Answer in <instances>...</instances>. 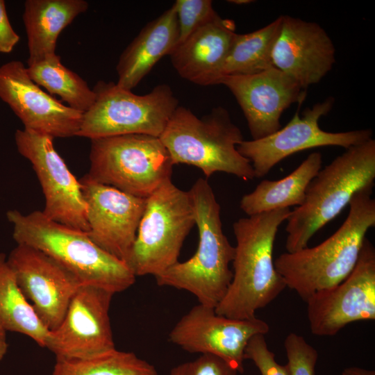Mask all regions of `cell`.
<instances>
[{
    "instance_id": "6da1fadb",
    "label": "cell",
    "mask_w": 375,
    "mask_h": 375,
    "mask_svg": "<svg viewBox=\"0 0 375 375\" xmlns=\"http://www.w3.org/2000/svg\"><path fill=\"white\" fill-rule=\"evenodd\" d=\"M292 210L276 209L233 223L236 240L230 285L216 313L240 319H251L256 312L273 301L286 288L273 260L274 244L281 224Z\"/></svg>"
},
{
    "instance_id": "7a4b0ae2",
    "label": "cell",
    "mask_w": 375,
    "mask_h": 375,
    "mask_svg": "<svg viewBox=\"0 0 375 375\" xmlns=\"http://www.w3.org/2000/svg\"><path fill=\"white\" fill-rule=\"evenodd\" d=\"M373 188L353 196L347 218L329 238L315 247L283 253L274 260L286 287L305 302L315 292L342 282L354 268L366 234L375 226Z\"/></svg>"
},
{
    "instance_id": "3957f363",
    "label": "cell",
    "mask_w": 375,
    "mask_h": 375,
    "mask_svg": "<svg viewBox=\"0 0 375 375\" xmlns=\"http://www.w3.org/2000/svg\"><path fill=\"white\" fill-rule=\"evenodd\" d=\"M17 244L37 249L67 269L82 285L100 287L114 294L129 288L136 276L124 261L108 253L88 232L62 224L42 211L6 213Z\"/></svg>"
},
{
    "instance_id": "277c9868",
    "label": "cell",
    "mask_w": 375,
    "mask_h": 375,
    "mask_svg": "<svg viewBox=\"0 0 375 375\" xmlns=\"http://www.w3.org/2000/svg\"><path fill=\"white\" fill-rule=\"evenodd\" d=\"M188 192L199 233L197 251L155 278L159 286L186 290L199 304L215 308L232 280L235 248L224 233L220 205L207 180L199 178Z\"/></svg>"
},
{
    "instance_id": "5b68a950",
    "label": "cell",
    "mask_w": 375,
    "mask_h": 375,
    "mask_svg": "<svg viewBox=\"0 0 375 375\" xmlns=\"http://www.w3.org/2000/svg\"><path fill=\"white\" fill-rule=\"evenodd\" d=\"M374 180L373 138L347 149L321 169L308 185L303 204L286 220L287 252L308 247L312 236L338 216L357 192L374 186Z\"/></svg>"
},
{
    "instance_id": "8992f818",
    "label": "cell",
    "mask_w": 375,
    "mask_h": 375,
    "mask_svg": "<svg viewBox=\"0 0 375 375\" xmlns=\"http://www.w3.org/2000/svg\"><path fill=\"white\" fill-rule=\"evenodd\" d=\"M159 138L174 165L194 166L207 178L216 172L246 181L255 178L251 162L237 148L244 140L242 131L223 107L214 108L199 118L189 108L178 106Z\"/></svg>"
},
{
    "instance_id": "52a82bcc",
    "label": "cell",
    "mask_w": 375,
    "mask_h": 375,
    "mask_svg": "<svg viewBox=\"0 0 375 375\" xmlns=\"http://www.w3.org/2000/svg\"><path fill=\"white\" fill-rule=\"evenodd\" d=\"M195 219L188 191L165 181L148 197L136 238L126 260L135 276L156 277L178 262Z\"/></svg>"
},
{
    "instance_id": "ba28073f",
    "label": "cell",
    "mask_w": 375,
    "mask_h": 375,
    "mask_svg": "<svg viewBox=\"0 0 375 375\" xmlns=\"http://www.w3.org/2000/svg\"><path fill=\"white\" fill-rule=\"evenodd\" d=\"M90 141L87 174L96 182L146 199L172 179L174 165L158 137L130 134Z\"/></svg>"
},
{
    "instance_id": "9c48e42d",
    "label": "cell",
    "mask_w": 375,
    "mask_h": 375,
    "mask_svg": "<svg viewBox=\"0 0 375 375\" xmlns=\"http://www.w3.org/2000/svg\"><path fill=\"white\" fill-rule=\"evenodd\" d=\"M93 90L94 103L83 114L77 137L92 140L143 134L159 138L178 106L177 98L167 84L138 95L113 82L99 81Z\"/></svg>"
},
{
    "instance_id": "30bf717a",
    "label": "cell",
    "mask_w": 375,
    "mask_h": 375,
    "mask_svg": "<svg viewBox=\"0 0 375 375\" xmlns=\"http://www.w3.org/2000/svg\"><path fill=\"white\" fill-rule=\"evenodd\" d=\"M334 104V98L297 112L282 128L258 140H243L238 146L240 153L251 162L255 178H261L279 162L299 151L309 149L338 146L346 149L372 138L371 129L342 132H328L320 128L319 121L328 115Z\"/></svg>"
},
{
    "instance_id": "8fae6325",
    "label": "cell",
    "mask_w": 375,
    "mask_h": 375,
    "mask_svg": "<svg viewBox=\"0 0 375 375\" xmlns=\"http://www.w3.org/2000/svg\"><path fill=\"white\" fill-rule=\"evenodd\" d=\"M311 333L333 336L347 324L375 319V249L366 238L357 262L338 285L318 291L307 301Z\"/></svg>"
},
{
    "instance_id": "7c38bea8",
    "label": "cell",
    "mask_w": 375,
    "mask_h": 375,
    "mask_svg": "<svg viewBox=\"0 0 375 375\" xmlns=\"http://www.w3.org/2000/svg\"><path fill=\"white\" fill-rule=\"evenodd\" d=\"M15 140L19 153L32 165L44 196V215L49 219L88 231L87 206L81 184L55 149L53 138L27 129H18Z\"/></svg>"
},
{
    "instance_id": "4fadbf2b",
    "label": "cell",
    "mask_w": 375,
    "mask_h": 375,
    "mask_svg": "<svg viewBox=\"0 0 375 375\" xmlns=\"http://www.w3.org/2000/svg\"><path fill=\"white\" fill-rule=\"evenodd\" d=\"M114 294L81 285L60 325L49 331L45 348L62 360L90 358L115 349L109 315Z\"/></svg>"
},
{
    "instance_id": "5bb4252c",
    "label": "cell",
    "mask_w": 375,
    "mask_h": 375,
    "mask_svg": "<svg viewBox=\"0 0 375 375\" xmlns=\"http://www.w3.org/2000/svg\"><path fill=\"white\" fill-rule=\"evenodd\" d=\"M269 331V324L256 317L230 318L199 303L178 321L169 333V340L190 353L216 356L243 373L244 350L249 341Z\"/></svg>"
},
{
    "instance_id": "9a60e30c",
    "label": "cell",
    "mask_w": 375,
    "mask_h": 375,
    "mask_svg": "<svg viewBox=\"0 0 375 375\" xmlns=\"http://www.w3.org/2000/svg\"><path fill=\"white\" fill-rule=\"evenodd\" d=\"M7 262L39 319L49 331L55 330L81 282L50 256L25 244H17Z\"/></svg>"
},
{
    "instance_id": "2e32d148",
    "label": "cell",
    "mask_w": 375,
    "mask_h": 375,
    "mask_svg": "<svg viewBox=\"0 0 375 375\" xmlns=\"http://www.w3.org/2000/svg\"><path fill=\"white\" fill-rule=\"evenodd\" d=\"M0 99L21 120L24 128L56 138L76 136L83 112L42 90L19 60L0 66Z\"/></svg>"
},
{
    "instance_id": "e0dca14e",
    "label": "cell",
    "mask_w": 375,
    "mask_h": 375,
    "mask_svg": "<svg viewBox=\"0 0 375 375\" xmlns=\"http://www.w3.org/2000/svg\"><path fill=\"white\" fill-rule=\"evenodd\" d=\"M87 206L88 234L102 249L126 262L135 242L146 199L92 180H81Z\"/></svg>"
},
{
    "instance_id": "ac0fdd59",
    "label": "cell",
    "mask_w": 375,
    "mask_h": 375,
    "mask_svg": "<svg viewBox=\"0 0 375 375\" xmlns=\"http://www.w3.org/2000/svg\"><path fill=\"white\" fill-rule=\"evenodd\" d=\"M219 84L233 94L246 118L252 140L267 137L281 128L282 113L294 103H302L306 90L275 68L246 75L222 77Z\"/></svg>"
},
{
    "instance_id": "d6986e66",
    "label": "cell",
    "mask_w": 375,
    "mask_h": 375,
    "mask_svg": "<svg viewBox=\"0 0 375 375\" xmlns=\"http://www.w3.org/2000/svg\"><path fill=\"white\" fill-rule=\"evenodd\" d=\"M272 61L275 68L306 90L319 83L331 70L335 62V49L319 24L281 15Z\"/></svg>"
},
{
    "instance_id": "ffe728a7",
    "label": "cell",
    "mask_w": 375,
    "mask_h": 375,
    "mask_svg": "<svg viewBox=\"0 0 375 375\" xmlns=\"http://www.w3.org/2000/svg\"><path fill=\"white\" fill-rule=\"evenodd\" d=\"M233 20L217 15L187 39L169 55L172 64L183 78L201 86L218 84L219 72L235 38Z\"/></svg>"
},
{
    "instance_id": "44dd1931",
    "label": "cell",
    "mask_w": 375,
    "mask_h": 375,
    "mask_svg": "<svg viewBox=\"0 0 375 375\" xmlns=\"http://www.w3.org/2000/svg\"><path fill=\"white\" fill-rule=\"evenodd\" d=\"M179 31L174 6L147 24L126 47L116 66V84L132 90L177 45Z\"/></svg>"
},
{
    "instance_id": "7402d4cb",
    "label": "cell",
    "mask_w": 375,
    "mask_h": 375,
    "mask_svg": "<svg viewBox=\"0 0 375 375\" xmlns=\"http://www.w3.org/2000/svg\"><path fill=\"white\" fill-rule=\"evenodd\" d=\"M88 6L85 0H26L22 18L28 39L27 65L56 54L60 33Z\"/></svg>"
},
{
    "instance_id": "603a6c76",
    "label": "cell",
    "mask_w": 375,
    "mask_h": 375,
    "mask_svg": "<svg viewBox=\"0 0 375 375\" xmlns=\"http://www.w3.org/2000/svg\"><path fill=\"white\" fill-rule=\"evenodd\" d=\"M322 161L321 153L313 152L287 176L276 181L263 180L252 192L242 197L241 210L251 216L301 206L307 188L322 169Z\"/></svg>"
},
{
    "instance_id": "cb8c5ba5",
    "label": "cell",
    "mask_w": 375,
    "mask_h": 375,
    "mask_svg": "<svg viewBox=\"0 0 375 375\" xmlns=\"http://www.w3.org/2000/svg\"><path fill=\"white\" fill-rule=\"evenodd\" d=\"M0 324L6 331L24 334L45 348L49 331L21 291L3 253H0Z\"/></svg>"
},
{
    "instance_id": "d4e9b609",
    "label": "cell",
    "mask_w": 375,
    "mask_h": 375,
    "mask_svg": "<svg viewBox=\"0 0 375 375\" xmlns=\"http://www.w3.org/2000/svg\"><path fill=\"white\" fill-rule=\"evenodd\" d=\"M281 23V15L253 32L236 35L219 72L218 84L226 76L246 75L274 67L272 50Z\"/></svg>"
},
{
    "instance_id": "484cf974",
    "label": "cell",
    "mask_w": 375,
    "mask_h": 375,
    "mask_svg": "<svg viewBox=\"0 0 375 375\" xmlns=\"http://www.w3.org/2000/svg\"><path fill=\"white\" fill-rule=\"evenodd\" d=\"M31 78L49 94L58 95L70 108L85 112L94 104L96 94L78 74L66 67L55 54L27 65Z\"/></svg>"
},
{
    "instance_id": "4316f807",
    "label": "cell",
    "mask_w": 375,
    "mask_h": 375,
    "mask_svg": "<svg viewBox=\"0 0 375 375\" xmlns=\"http://www.w3.org/2000/svg\"><path fill=\"white\" fill-rule=\"evenodd\" d=\"M52 375H158L155 367L133 352L114 349L86 359H56Z\"/></svg>"
},
{
    "instance_id": "83f0119b",
    "label": "cell",
    "mask_w": 375,
    "mask_h": 375,
    "mask_svg": "<svg viewBox=\"0 0 375 375\" xmlns=\"http://www.w3.org/2000/svg\"><path fill=\"white\" fill-rule=\"evenodd\" d=\"M173 6L178 24V44L218 15L210 0H177Z\"/></svg>"
},
{
    "instance_id": "f1b7e54d",
    "label": "cell",
    "mask_w": 375,
    "mask_h": 375,
    "mask_svg": "<svg viewBox=\"0 0 375 375\" xmlns=\"http://www.w3.org/2000/svg\"><path fill=\"white\" fill-rule=\"evenodd\" d=\"M284 347L290 375H315L318 353L303 336L290 333L285 339Z\"/></svg>"
},
{
    "instance_id": "f546056e",
    "label": "cell",
    "mask_w": 375,
    "mask_h": 375,
    "mask_svg": "<svg viewBox=\"0 0 375 375\" xmlns=\"http://www.w3.org/2000/svg\"><path fill=\"white\" fill-rule=\"evenodd\" d=\"M251 360L261 375H290L286 365L278 364L275 354L267 346L265 335L258 334L249 341L244 350V360Z\"/></svg>"
},
{
    "instance_id": "4dcf8cb0",
    "label": "cell",
    "mask_w": 375,
    "mask_h": 375,
    "mask_svg": "<svg viewBox=\"0 0 375 375\" xmlns=\"http://www.w3.org/2000/svg\"><path fill=\"white\" fill-rule=\"evenodd\" d=\"M238 373L222 358L206 353L174 367L169 375H237Z\"/></svg>"
},
{
    "instance_id": "1f68e13d",
    "label": "cell",
    "mask_w": 375,
    "mask_h": 375,
    "mask_svg": "<svg viewBox=\"0 0 375 375\" xmlns=\"http://www.w3.org/2000/svg\"><path fill=\"white\" fill-rule=\"evenodd\" d=\"M19 40L10 22L5 1L0 0V53H10Z\"/></svg>"
},
{
    "instance_id": "d6a6232c",
    "label": "cell",
    "mask_w": 375,
    "mask_h": 375,
    "mask_svg": "<svg viewBox=\"0 0 375 375\" xmlns=\"http://www.w3.org/2000/svg\"><path fill=\"white\" fill-rule=\"evenodd\" d=\"M342 375H375V372L358 367H350L344 369Z\"/></svg>"
},
{
    "instance_id": "836d02e7",
    "label": "cell",
    "mask_w": 375,
    "mask_h": 375,
    "mask_svg": "<svg viewBox=\"0 0 375 375\" xmlns=\"http://www.w3.org/2000/svg\"><path fill=\"white\" fill-rule=\"evenodd\" d=\"M6 332V331L0 324V361L5 356L8 349Z\"/></svg>"
},
{
    "instance_id": "e575fe53",
    "label": "cell",
    "mask_w": 375,
    "mask_h": 375,
    "mask_svg": "<svg viewBox=\"0 0 375 375\" xmlns=\"http://www.w3.org/2000/svg\"><path fill=\"white\" fill-rule=\"evenodd\" d=\"M228 2H231V3H234V4L242 5V4L250 3L253 2V1H251V0H232V1H228Z\"/></svg>"
}]
</instances>
